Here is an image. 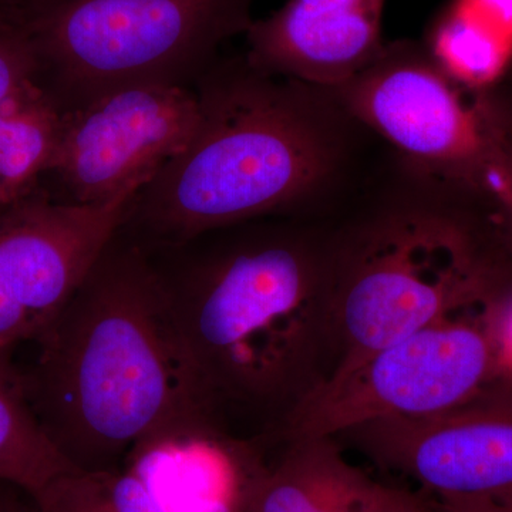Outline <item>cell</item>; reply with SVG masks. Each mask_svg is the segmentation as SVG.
<instances>
[{"mask_svg": "<svg viewBox=\"0 0 512 512\" xmlns=\"http://www.w3.org/2000/svg\"><path fill=\"white\" fill-rule=\"evenodd\" d=\"M22 512H39V510H37L35 501H33V498L29 501L28 505L25 507V510Z\"/></svg>", "mask_w": 512, "mask_h": 512, "instance_id": "cell-25", "label": "cell"}, {"mask_svg": "<svg viewBox=\"0 0 512 512\" xmlns=\"http://www.w3.org/2000/svg\"><path fill=\"white\" fill-rule=\"evenodd\" d=\"M255 0H42L23 10L36 84L62 113L120 90L194 87L254 23Z\"/></svg>", "mask_w": 512, "mask_h": 512, "instance_id": "cell-5", "label": "cell"}, {"mask_svg": "<svg viewBox=\"0 0 512 512\" xmlns=\"http://www.w3.org/2000/svg\"><path fill=\"white\" fill-rule=\"evenodd\" d=\"M431 498L433 512H512V501L494 498Z\"/></svg>", "mask_w": 512, "mask_h": 512, "instance_id": "cell-21", "label": "cell"}, {"mask_svg": "<svg viewBox=\"0 0 512 512\" xmlns=\"http://www.w3.org/2000/svg\"><path fill=\"white\" fill-rule=\"evenodd\" d=\"M340 436L430 497L512 501V373L447 412L370 421Z\"/></svg>", "mask_w": 512, "mask_h": 512, "instance_id": "cell-9", "label": "cell"}, {"mask_svg": "<svg viewBox=\"0 0 512 512\" xmlns=\"http://www.w3.org/2000/svg\"><path fill=\"white\" fill-rule=\"evenodd\" d=\"M15 2L18 3L20 8L26 9L30 5H35L37 2H42V0H15Z\"/></svg>", "mask_w": 512, "mask_h": 512, "instance_id": "cell-24", "label": "cell"}, {"mask_svg": "<svg viewBox=\"0 0 512 512\" xmlns=\"http://www.w3.org/2000/svg\"><path fill=\"white\" fill-rule=\"evenodd\" d=\"M190 141L128 201L117 231L143 248L262 218H309L363 190L367 136L332 90L221 56L194 84Z\"/></svg>", "mask_w": 512, "mask_h": 512, "instance_id": "cell-2", "label": "cell"}, {"mask_svg": "<svg viewBox=\"0 0 512 512\" xmlns=\"http://www.w3.org/2000/svg\"><path fill=\"white\" fill-rule=\"evenodd\" d=\"M362 512H433L431 498L406 488L373 481Z\"/></svg>", "mask_w": 512, "mask_h": 512, "instance_id": "cell-19", "label": "cell"}, {"mask_svg": "<svg viewBox=\"0 0 512 512\" xmlns=\"http://www.w3.org/2000/svg\"><path fill=\"white\" fill-rule=\"evenodd\" d=\"M63 113L36 83L0 104V221L47 198Z\"/></svg>", "mask_w": 512, "mask_h": 512, "instance_id": "cell-14", "label": "cell"}, {"mask_svg": "<svg viewBox=\"0 0 512 512\" xmlns=\"http://www.w3.org/2000/svg\"><path fill=\"white\" fill-rule=\"evenodd\" d=\"M20 367L30 407L76 470L123 468L137 441L205 402L143 248L119 231ZM220 417V416H218Z\"/></svg>", "mask_w": 512, "mask_h": 512, "instance_id": "cell-3", "label": "cell"}, {"mask_svg": "<svg viewBox=\"0 0 512 512\" xmlns=\"http://www.w3.org/2000/svg\"><path fill=\"white\" fill-rule=\"evenodd\" d=\"M427 45H384L362 72L332 90L336 99L402 163L467 190L491 188L508 146L468 106Z\"/></svg>", "mask_w": 512, "mask_h": 512, "instance_id": "cell-7", "label": "cell"}, {"mask_svg": "<svg viewBox=\"0 0 512 512\" xmlns=\"http://www.w3.org/2000/svg\"><path fill=\"white\" fill-rule=\"evenodd\" d=\"M134 194L100 205L43 198L0 221V348L32 343L59 315Z\"/></svg>", "mask_w": 512, "mask_h": 512, "instance_id": "cell-10", "label": "cell"}, {"mask_svg": "<svg viewBox=\"0 0 512 512\" xmlns=\"http://www.w3.org/2000/svg\"><path fill=\"white\" fill-rule=\"evenodd\" d=\"M33 501L39 512H160L141 481L124 468L67 471Z\"/></svg>", "mask_w": 512, "mask_h": 512, "instance_id": "cell-17", "label": "cell"}, {"mask_svg": "<svg viewBox=\"0 0 512 512\" xmlns=\"http://www.w3.org/2000/svg\"><path fill=\"white\" fill-rule=\"evenodd\" d=\"M0 9H19V10H23L22 8H20L18 3L15 2V0H0Z\"/></svg>", "mask_w": 512, "mask_h": 512, "instance_id": "cell-23", "label": "cell"}, {"mask_svg": "<svg viewBox=\"0 0 512 512\" xmlns=\"http://www.w3.org/2000/svg\"><path fill=\"white\" fill-rule=\"evenodd\" d=\"M266 453L232 433L217 414H180L134 444L123 468L160 512H247Z\"/></svg>", "mask_w": 512, "mask_h": 512, "instance_id": "cell-11", "label": "cell"}, {"mask_svg": "<svg viewBox=\"0 0 512 512\" xmlns=\"http://www.w3.org/2000/svg\"><path fill=\"white\" fill-rule=\"evenodd\" d=\"M402 170L365 218L333 234L335 369L512 291L491 221L464 210L456 185Z\"/></svg>", "mask_w": 512, "mask_h": 512, "instance_id": "cell-4", "label": "cell"}, {"mask_svg": "<svg viewBox=\"0 0 512 512\" xmlns=\"http://www.w3.org/2000/svg\"><path fill=\"white\" fill-rule=\"evenodd\" d=\"M386 0H288L254 20L245 57L275 76L336 89L382 52Z\"/></svg>", "mask_w": 512, "mask_h": 512, "instance_id": "cell-12", "label": "cell"}, {"mask_svg": "<svg viewBox=\"0 0 512 512\" xmlns=\"http://www.w3.org/2000/svg\"><path fill=\"white\" fill-rule=\"evenodd\" d=\"M200 117L194 87L144 86L63 114L45 192L64 205L133 194L184 150Z\"/></svg>", "mask_w": 512, "mask_h": 512, "instance_id": "cell-8", "label": "cell"}, {"mask_svg": "<svg viewBox=\"0 0 512 512\" xmlns=\"http://www.w3.org/2000/svg\"><path fill=\"white\" fill-rule=\"evenodd\" d=\"M67 463L37 421L13 349L0 348V481L36 497L67 471Z\"/></svg>", "mask_w": 512, "mask_h": 512, "instance_id": "cell-15", "label": "cell"}, {"mask_svg": "<svg viewBox=\"0 0 512 512\" xmlns=\"http://www.w3.org/2000/svg\"><path fill=\"white\" fill-rule=\"evenodd\" d=\"M501 373L487 309L458 313L333 370L274 434L336 439L370 421L447 412Z\"/></svg>", "mask_w": 512, "mask_h": 512, "instance_id": "cell-6", "label": "cell"}, {"mask_svg": "<svg viewBox=\"0 0 512 512\" xmlns=\"http://www.w3.org/2000/svg\"><path fill=\"white\" fill-rule=\"evenodd\" d=\"M308 220L262 218L141 247L201 394L227 424L244 414L275 433L338 362L333 234Z\"/></svg>", "mask_w": 512, "mask_h": 512, "instance_id": "cell-1", "label": "cell"}, {"mask_svg": "<svg viewBox=\"0 0 512 512\" xmlns=\"http://www.w3.org/2000/svg\"><path fill=\"white\" fill-rule=\"evenodd\" d=\"M247 512H362L372 478L352 466L333 437H278Z\"/></svg>", "mask_w": 512, "mask_h": 512, "instance_id": "cell-13", "label": "cell"}, {"mask_svg": "<svg viewBox=\"0 0 512 512\" xmlns=\"http://www.w3.org/2000/svg\"><path fill=\"white\" fill-rule=\"evenodd\" d=\"M430 52L458 83L481 87L504 73L512 42L458 0L431 32Z\"/></svg>", "mask_w": 512, "mask_h": 512, "instance_id": "cell-16", "label": "cell"}, {"mask_svg": "<svg viewBox=\"0 0 512 512\" xmlns=\"http://www.w3.org/2000/svg\"><path fill=\"white\" fill-rule=\"evenodd\" d=\"M512 42V0H458Z\"/></svg>", "mask_w": 512, "mask_h": 512, "instance_id": "cell-20", "label": "cell"}, {"mask_svg": "<svg viewBox=\"0 0 512 512\" xmlns=\"http://www.w3.org/2000/svg\"><path fill=\"white\" fill-rule=\"evenodd\" d=\"M39 59L25 12L0 9V104L36 83Z\"/></svg>", "mask_w": 512, "mask_h": 512, "instance_id": "cell-18", "label": "cell"}, {"mask_svg": "<svg viewBox=\"0 0 512 512\" xmlns=\"http://www.w3.org/2000/svg\"><path fill=\"white\" fill-rule=\"evenodd\" d=\"M32 497L16 485L0 481V512H22Z\"/></svg>", "mask_w": 512, "mask_h": 512, "instance_id": "cell-22", "label": "cell"}]
</instances>
